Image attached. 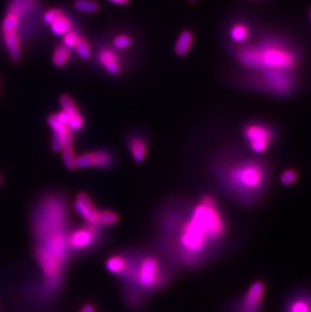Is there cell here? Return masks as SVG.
Listing matches in <instances>:
<instances>
[{
    "instance_id": "f546056e",
    "label": "cell",
    "mask_w": 311,
    "mask_h": 312,
    "mask_svg": "<svg viewBox=\"0 0 311 312\" xmlns=\"http://www.w3.org/2000/svg\"><path fill=\"white\" fill-rule=\"evenodd\" d=\"M131 37L127 34H119L113 38V46L118 50H125L131 46Z\"/></svg>"
},
{
    "instance_id": "3957f363",
    "label": "cell",
    "mask_w": 311,
    "mask_h": 312,
    "mask_svg": "<svg viewBox=\"0 0 311 312\" xmlns=\"http://www.w3.org/2000/svg\"><path fill=\"white\" fill-rule=\"evenodd\" d=\"M238 61L257 73L293 72L299 61L297 52L282 40L267 38L242 47L236 53Z\"/></svg>"
},
{
    "instance_id": "836d02e7",
    "label": "cell",
    "mask_w": 311,
    "mask_h": 312,
    "mask_svg": "<svg viewBox=\"0 0 311 312\" xmlns=\"http://www.w3.org/2000/svg\"><path fill=\"white\" fill-rule=\"evenodd\" d=\"M308 16H309V21H310V25H311V8L309 9V11H308Z\"/></svg>"
},
{
    "instance_id": "7402d4cb",
    "label": "cell",
    "mask_w": 311,
    "mask_h": 312,
    "mask_svg": "<svg viewBox=\"0 0 311 312\" xmlns=\"http://www.w3.org/2000/svg\"><path fill=\"white\" fill-rule=\"evenodd\" d=\"M50 27H51V31L54 34L65 35L67 32L72 30V22L66 14H64L56 22H54Z\"/></svg>"
},
{
    "instance_id": "d4e9b609",
    "label": "cell",
    "mask_w": 311,
    "mask_h": 312,
    "mask_svg": "<svg viewBox=\"0 0 311 312\" xmlns=\"http://www.w3.org/2000/svg\"><path fill=\"white\" fill-rule=\"evenodd\" d=\"M74 7L84 13H95L99 10V5L94 0H75Z\"/></svg>"
},
{
    "instance_id": "9c48e42d",
    "label": "cell",
    "mask_w": 311,
    "mask_h": 312,
    "mask_svg": "<svg viewBox=\"0 0 311 312\" xmlns=\"http://www.w3.org/2000/svg\"><path fill=\"white\" fill-rule=\"evenodd\" d=\"M98 237L99 227L94 224L85 223L68 235L67 242L69 250L76 251L89 250L98 242Z\"/></svg>"
},
{
    "instance_id": "44dd1931",
    "label": "cell",
    "mask_w": 311,
    "mask_h": 312,
    "mask_svg": "<svg viewBox=\"0 0 311 312\" xmlns=\"http://www.w3.org/2000/svg\"><path fill=\"white\" fill-rule=\"evenodd\" d=\"M120 222V216L109 209L99 210L96 226H113Z\"/></svg>"
},
{
    "instance_id": "d6986e66",
    "label": "cell",
    "mask_w": 311,
    "mask_h": 312,
    "mask_svg": "<svg viewBox=\"0 0 311 312\" xmlns=\"http://www.w3.org/2000/svg\"><path fill=\"white\" fill-rule=\"evenodd\" d=\"M35 0H12L8 7V12H11L22 18L29 14L34 7Z\"/></svg>"
},
{
    "instance_id": "5bb4252c",
    "label": "cell",
    "mask_w": 311,
    "mask_h": 312,
    "mask_svg": "<svg viewBox=\"0 0 311 312\" xmlns=\"http://www.w3.org/2000/svg\"><path fill=\"white\" fill-rule=\"evenodd\" d=\"M98 62L112 76H118L122 72V66L120 58L112 49L104 48L98 53Z\"/></svg>"
},
{
    "instance_id": "484cf974",
    "label": "cell",
    "mask_w": 311,
    "mask_h": 312,
    "mask_svg": "<svg viewBox=\"0 0 311 312\" xmlns=\"http://www.w3.org/2000/svg\"><path fill=\"white\" fill-rule=\"evenodd\" d=\"M78 54V56L82 60H88L91 57V48L87 40L84 37H80L79 42L77 43L76 47L74 48Z\"/></svg>"
},
{
    "instance_id": "52a82bcc",
    "label": "cell",
    "mask_w": 311,
    "mask_h": 312,
    "mask_svg": "<svg viewBox=\"0 0 311 312\" xmlns=\"http://www.w3.org/2000/svg\"><path fill=\"white\" fill-rule=\"evenodd\" d=\"M243 133L249 149L256 154L266 153L274 141L273 129L262 123H250L246 125Z\"/></svg>"
},
{
    "instance_id": "e575fe53",
    "label": "cell",
    "mask_w": 311,
    "mask_h": 312,
    "mask_svg": "<svg viewBox=\"0 0 311 312\" xmlns=\"http://www.w3.org/2000/svg\"><path fill=\"white\" fill-rule=\"evenodd\" d=\"M0 185H1V177H0Z\"/></svg>"
},
{
    "instance_id": "2e32d148",
    "label": "cell",
    "mask_w": 311,
    "mask_h": 312,
    "mask_svg": "<svg viewBox=\"0 0 311 312\" xmlns=\"http://www.w3.org/2000/svg\"><path fill=\"white\" fill-rule=\"evenodd\" d=\"M3 43L4 46L9 54L10 59L12 62L18 63L21 60L22 54V47H21V40L17 31L14 32H5L3 33Z\"/></svg>"
},
{
    "instance_id": "ba28073f",
    "label": "cell",
    "mask_w": 311,
    "mask_h": 312,
    "mask_svg": "<svg viewBox=\"0 0 311 312\" xmlns=\"http://www.w3.org/2000/svg\"><path fill=\"white\" fill-rule=\"evenodd\" d=\"M281 312H311V284L301 285L286 294Z\"/></svg>"
},
{
    "instance_id": "cb8c5ba5",
    "label": "cell",
    "mask_w": 311,
    "mask_h": 312,
    "mask_svg": "<svg viewBox=\"0 0 311 312\" xmlns=\"http://www.w3.org/2000/svg\"><path fill=\"white\" fill-rule=\"evenodd\" d=\"M71 58V53L68 48L65 46H59L56 48V50L53 53V63L56 67H63L67 65Z\"/></svg>"
},
{
    "instance_id": "4316f807",
    "label": "cell",
    "mask_w": 311,
    "mask_h": 312,
    "mask_svg": "<svg viewBox=\"0 0 311 312\" xmlns=\"http://www.w3.org/2000/svg\"><path fill=\"white\" fill-rule=\"evenodd\" d=\"M298 178V174L294 169H287L285 170L280 176V182L284 186L293 185Z\"/></svg>"
},
{
    "instance_id": "4dcf8cb0",
    "label": "cell",
    "mask_w": 311,
    "mask_h": 312,
    "mask_svg": "<svg viewBox=\"0 0 311 312\" xmlns=\"http://www.w3.org/2000/svg\"><path fill=\"white\" fill-rule=\"evenodd\" d=\"M95 311H96V309H95V306H94L93 304H91V303H87V304H85V305H83V306L81 307V309H80V311L79 312Z\"/></svg>"
},
{
    "instance_id": "7c38bea8",
    "label": "cell",
    "mask_w": 311,
    "mask_h": 312,
    "mask_svg": "<svg viewBox=\"0 0 311 312\" xmlns=\"http://www.w3.org/2000/svg\"><path fill=\"white\" fill-rule=\"evenodd\" d=\"M74 209L85 220L86 223L96 225L98 218V208L95 206L92 199L85 192H79L74 201Z\"/></svg>"
},
{
    "instance_id": "1f68e13d",
    "label": "cell",
    "mask_w": 311,
    "mask_h": 312,
    "mask_svg": "<svg viewBox=\"0 0 311 312\" xmlns=\"http://www.w3.org/2000/svg\"><path fill=\"white\" fill-rule=\"evenodd\" d=\"M109 1L118 5H126L129 2V0H109Z\"/></svg>"
},
{
    "instance_id": "7a4b0ae2",
    "label": "cell",
    "mask_w": 311,
    "mask_h": 312,
    "mask_svg": "<svg viewBox=\"0 0 311 312\" xmlns=\"http://www.w3.org/2000/svg\"><path fill=\"white\" fill-rule=\"evenodd\" d=\"M269 168L252 159L238 160L221 173L224 190L235 202L244 207H254L264 199L269 185Z\"/></svg>"
},
{
    "instance_id": "8fae6325",
    "label": "cell",
    "mask_w": 311,
    "mask_h": 312,
    "mask_svg": "<svg viewBox=\"0 0 311 312\" xmlns=\"http://www.w3.org/2000/svg\"><path fill=\"white\" fill-rule=\"evenodd\" d=\"M112 164V157L106 151H96L76 157L75 159V169H87V168H98L107 169Z\"/></svg>"
},
{
    "instance_id": "ffe728a7",
    "label": "cell",
    "mask_w": 311,
    "mask_h": 312,
    "mask_svg": "<svg viewBox=\"0 0 311 312\" xmlns=\"http://www.w3.org/2000/svg\"><path fill=\"white\" fill-rule=\"evenodd\" d=\"M249 28L244 23H237L229 29V37L236 44H243L249 38Z\"/></svg>"
},
{
    "instance_id": "5b68a950",
    "label": "cell",
    "mask_w": 311,
    "mask_h": 312,
    "mask_svg": "<svg viewBox=\"0 0 311 312\" xmlns=\"http://www.w3.org/2000/svg\"><path fill=\"white\" fill-rule=\"evenodd\" d=\"M266 285L261 280L252 282L236 299L229 312H265Z\"/></svg>"
},
{
    "instance_id": "30bf717a",
    "label": "cell",
    "mask_w": 311,
    "mask_h": 312,
    "mask_svg": "<svg viewBox=\"0 0 311 312\" xmlns=\"http://www.w3.org/2000/svg\"><path fill=\"white\" fill-rule=\"evenodd\" d=\"M48 125L53 131L52 150L54 152H63L73 150V131L64 125L57 116V113L51 114L48 118Z\"/></svg>"
},
{
    "instance_id": "603a6c76",
    "label": "cell",
    "mask_w": 311,
    "mask_h": 312,
    "mask_svg": "<svg viewBox=\"0 0 311 312\" xmlns=\"http://www.w3.org/2000/svg\"><path fill=\"white\" fill-rule=\"evenodd\" d=\"M20 21H21V18L18 16H16L15 14L7 11V13L4 16V18L2 21V24H1L2 33L14 32V31H18Z\"/></svg>"
},
{
    "instance_id": "9a60e30c",
    "label": "cell",
    "mask_w": 311,
    "mask_h": 312,
    "mask_svg": "<svg viewBox=\"0 0 311 312\" xmlns=\"http://www.w3.org/2000/svg\"><path fill=\"white\" fill-rule=\"evenodd\" d=\"M105 267L109 273L122 277L128 276L130 272L129 261L124 255H120V254H115L109 257L105 262Z\"/></svg>"
},
{
    "instance_id": "8992f818",
    "label": "cell",
    "mask_w": 311,
    "mask_h": 312,
    "mask_svg": "<svg viewBox=\"0 0 311 312\" xmlns=\"http://www.w3.org/2000/svg\"><path fill=\"white\" fill-rule=\"evenodd\" d=\"M256 83L268 92L277 95H287L295 87L293 72H269L258 73Z\"/></svg>"
},
{
    "instance_id": "d6a6232c",
    "label": "cell",
    "mask_w": 311,
    "mask_h": 312,
    "mask_svg": "<svg viewBox=\"0 0 311 312\" xmlns=\"http://www.w3.org/2000/svg\"><path fill=\"white\" fill-rule=\"evenodd\" d=\"M188 2H190V3H196L197 2V0H187Z\"/></svg>"
},
{
    "instance_id": "ac0fdd59",
    "label": "cell",
    "mask_w": 311,
    "mask_h": 312,
    "mask_svg": "<svg viewBox=\"0 0 311 312\" xmlns=\"http://www.w3.org/2000/svg\"><path fill=\"white\" fill-rule=\"evenodd\" d=\"M193 33L190 31H183L177 38L176 45H175V53L179 57H184L189 53L191 50V47L193 45Z\"/></svg>"
},
{
    "instance_id": "83f0119b",
    "label": "cell",
    "mask_w": 311,
    "mask_h": 312,
    "mask_svg": "<svg viewBox=\"0 0 311 312\" xmlns=\"http://www.w3.org/2000/svg\"><path fill=\"white\" fill-rule=\"evenodd\" d=\"M80 40V35L77 31H71L67 32L65 35H63V46H65L66 48L70 49H74L77 45V43Z\"/></svg>"
},
{
    "instance_id": "4fadbf2b",
    "label": "cell",
    "mask_w": 311,
    "mask_h": 312,
    "mask_svg": "<svg viewBox=\"0 0 311 312\" xmlns=\"http://www.w3.org/2000/svg\"><path fill=\"white\" fill-rule=\"evenodd\" d=\"M60 104L62 106L63 111H65L69 116L68 127L72 131H78L82 129L84 126V118L81 115L73 99L69 95L64 94L60 97Z\"/></svg>"
},
{
    "instance_id": "e0dca14e",
    "label": "cell",
    "mask_w": 311,
    "mask_h": 312,
    "mask_svg": "<svg viewBox=\"0 0 311 312\" xmlns=\"http://www.w3.org/2000/svg\"><path fill=\"white\" fill-rule=\"evenodd\" d=\"M129 152L135 163H142L148 154V146L140 136H133L128 143Z\"/></svg>"
},
{
    "instance_id": "6da1fadb",
    "label": "cell",
    "mask_w": 311,
    "mask_h": 312,
    "mask_svg": "<svg viewBox=\"0 0 311 312\" xmlns=\"http://www.w3.org/2000/svg\"><path fill=\"white\" fill-rule=\"evenodd\" d=\"M228 236V219L217 198L204 194L179 229L180 257L188 266H197L219 250Z\"/></svg>"
},
{
    "instance_id": "f1b7e54d",
    "label": "cell",
    "mask_w": 311,
    "mask_h": 312,
    "mask_svg": "<svg viewBox=\"0 0 311 312\" xmlns=\"http://www.w3.org/2000/svg\"><path fill=\"white\" fill-rule=\"evenodd\" d=\"M65 13L63 12V10L59 8H52L47 10L44 15H43V21L46 25L51 26L54 22H56L58 18H60Z\"/></svg>"
},
{
    "instance_id": "277c9868",
    "label": "cell",
    "mask_w": 311,
    "mask_h": 312,
    "mask_svg": "<svg viewBox=\"0 0 311 312\" xmlns=\"http://www.w3.org/2000/svg\"><path fill=\"white\" fill-rule=\"evenodd\" d=\"M132 273L134 281L145 290H156L162 287L165 281L162 263L152 255L144 257Z\"/></svg>"
}]
</instances>
